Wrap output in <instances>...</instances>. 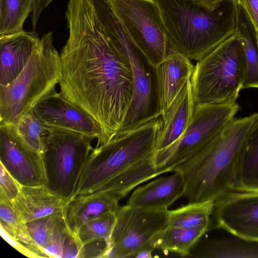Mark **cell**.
<instances>
[{
    "label": "cell",
    "instance_id": "6da1fadb",
    "mask_svg": "<svg viewBox=\"0 0 258 258\" xmlns=\"http://www.w3.org/2000/svg\"><path fill=\"white\" fill-rule=\"evenodd\" d=\"M69 38L60 54V93L99 125V144L122 127L133 95L131 68L107 37L92 0H69Z\"/></svg>",
    "mask_w": 258,
    "mask_h": 258
},
{
    "label": "cell",
    "instance_id": "7a4b0ae2",
    "mask_svg": "<svg viewBox=\"0 0 258 258\" xmlns=\"http://www.w3.org/2000/svg\"><path fill=\"white\" fill-rule=\"evenodd\" d=\"M154 1L172 46L190 60L201 59L236 32L235 0L213 9L190 0Z\"/></svg>",
    "mask_w": 258,
    "mask_h": 258
},
{
    "label": "cell",
    "instance_id": "3957f363",
    "mask_svg": "<svg viewBox=\"0 0 258 258\" xmlns=\"http://www.w3.org/2000/svg\"><path fill=\"white\" fill-rule=\"evenodd\" d=\"M257 116L234 118L203 149L173 169L183 175L188 202L215 201L229 191L234 166Z\"/></svg>",
    "mask_w": 258,
    "mask_h": 258
},
{
    "label": "cell",
    "instance_id": "277c9868",
    "mask_svg": "<svg viewBox=\"0 0 258 258\" xmlns=\"http://www.w3.org/2000/svg\"><path fill=\"white\" fill-rule=\"evenodd\" d=\"M161 124L159 117L132 131L115 135L106 143L93 149L73 199L95 191L152 155Z\"/></svg>",
    "mask_w": 258,
    "mask_h": 258
},
{
    "label": "cell",
    "instance_id": "5b68a950",
    "mask_svg": "<svg viewBox=\"0 0 258 258\" xmlns=\"http://www.w3.org/2000/svg\"><path fill=\"white\" fill-rule=\"evenodd\" d=\"M61 77L60 54L53 44V33L40 42L19 75L0 86V123L14 125L44 97L55 91Z\"/></svg>",
    "mask_w": 258,
    "mask_h": 258
},
{
    "label": "cell",
    "instance_id": "8992f818",
    "mask_svg": "<svg viewBox=\"0 0 258 258\" xmlns=\"http://www.w3.org/2000/svg\"><path fill=\"white\" fill-rule=\"evenodd\" d=\"M244 77L243 45L235 32L195 66L190 82L196 105L235 103Z\"/></svg>",
    "mask_w": 258,
    "mask_h": 258
},
{
    "label": "cell",
    "instance_id": "52a82bcc",
    "mask_svg": "<svg viewBox=\"0 0 258 258\" xmlns=\"http://www.w3.org/2000/svg\"><path fill=\"white\" fill-rule=\"evenodd\" d=\"M93 140L77 132L47 127L41 154L45 173L44 186L66 203L74 196L93 149Z\"/></svg>",
    "mask_w": 258,
    "mask_h": 258
},
{
    "label": "cell",
    "instance_id": "ba28073f",
    "mask_svg": "<svg viewBox=\"0 0 258 258\" xmlns=\"http://www.w3.org/2000/svg\"><path fill=\"white\" fill-rule=\"evenodd\" d=\"M109 37L130 65L133 95L124 123L116 135L132 131L161 116L156 68L121 24L114 27Z\"/></svg>",
    "mask_w": 258,
    "mask_h": 258
},
{
    "label": "cell",
    "instance_id": "9c48e42d",
    "mask_svg": "<svg viewBox=\"0 0 258 258\" xmlns=\"http://www.w3.org/2000/svg\"><path fill=\"white\" fill-rule=\"evenodd\" d=\"M240 109L235 103L196 105L188 126L176 141L153 154L158 175L172 171L208 145L234 118Z\"/></svg>",
    "mask_w": 258,
    "mask_h": 258
},
{
    "label": "cell",
    "instance_id": "30bf717a",
    "mask_svg": "<svg viewBox=\"0 0 258 258\" xmlns=\"http://www.w3.org/2000/svg\"><path fill=\"white\" fill-rule=\"evenodd\" d=\"M168 221V209H143L126 204L119 206L106 257H151Z\"/></svg>",
    "mask_w": 258,
    "mask_h": 258
},
{
    "label": "cell",
    "instance_id": "8fae6325",
    "mask_svg": "<svg viewBox=\"0 0 258 258\" xmlns=\"http://www.w3.org/2000/svg\"><path fill=\"white\" fill-rule=\"evenodd\" d=\"M132 38L156 67L175 51L154 0H107Z\"/></svg>",
    "mask_w": 258,
    "mask_h": 258
},
{
    "label": "cell",
    "instance_id": "7c38bea8",
    "mask_svg": "<svg viewBox=\"0 0 258 258\" xmlns=\"http://www.w3.org/2000/svg\"><path fill=\"white\" fill-rule=\"evenodd\" d=\"M212 215L218 227L258 243V191H227L214 201Z\"/></svg>",
    "mask_w": 258,
    "mask_h": 258
},
{
    "label": "cell",
    "instance_id": "4fadbf2b",
    "mask_svg": "<svg viewBox=\"0 0 258 258\" xmlns=\"http://www.w3.org/2000/svg\"><path fill=\"white\" fill-rule=\"evenodd\" d=\"M0 161L20 185H44L45 173L41 154L23 142L13 125L1 124Z\"/></svg>",
    "mask_w": 258,
    "mask_h": 258
},
{
    "label": "cell",
    "instance_id": "5bb4252c",
    "mask_svg": "<svg viewBox=\"0 0 258 258\" xmlns=\"http://www.w3.org/2000/svg\"><path fill=\"white\" fill-rule=\"evenodd\" d=\"M35 114L48 127L69 130L97 139L102 131L98 123L87 113L54 91L39 101L33 109Z\"/></svg>",
    "mask_w": 258,
    "mask_h": 258
},
{
    "label": "cell",
    "instance_id": "9a60e30c",
    "mask_svg": "<svg viewBox=\"0 0 258 258\" xmlns=\"http://www.w3.org/2000/svg\"><path fill=\"white\" fill-rule=\"evenodd\" d=\"M41 37L35 31L0 36V86L13 82L27 64Z\"/></svg>",
    "mask_w": 258,
    "mask_h": 258
},
{
    "label": "cell",
    "instance_id": "2e32d148",
    "mask_svg": "<svg viewBox=\"0 0 258 258\" xmlns=\"http://www.w3.org/2000/svg\"><path fill=\"white\" fill-rule=\"evenodd\" d=\"M195 66L186 57L173 51L156 68L159 108L163 117L186 83Z\"/></svg>",
    "mask_w": 258,
    "mask_h": 258
},
{
    "label": "cell",
    "instance_id": "e0dca14e",
    "mask_svg": "<svg viewBox=\"0 0 258 258\" xmlns=\"http://www.w3.org/2000/svg\"><path fill=\"white\" fill-rule=\"evenodd\" d=\"M120 199L106 191L79 195L66 204L64 217L74 237L85 224L109 212H116Z\"/></svg>",
    "mask_w": 258,
    "mask_h": 258
},
{
    "label": "cell",
    "instance_id": "ac0fdd59",
    "mask_svg": "<svg viewBox=\"0 0 258 258\" xmlns=\"http://www.w3.org/2000/svg\"><path fill=\"white\" fill-rule=\"evenodd\" d=\"M167 177L157 178L138 187L129 198L126 205L143 209H168L183 196L185 182L182 173L174 171Z\"/></svg>",
    "mask_w": 258,
    "mask_h": 258
},
{
    "label": "cell",
    "instance_id": "d6986e66",
    "mask_svg": "<svg viewBox=\"0 0 258 258\" xmlns=\"http://www.w3.org/2000/svg\"><path fill=\"white\" fill-rule=\"evenodd\" d=\"M196 103L190 80L175 98L163 116L157 135L155 152L174 143L185 131L191 120Z\"/></svg>",
    "mask_w": 258,
    "mask_h": 258
},
{
    "label": "cell",
    "instance_id": "ffe728a7",
    "mask_svg": "<svg viewBox=\"0 0 258 258\" xmlns=\"http://www.w3.org/2000/svg\"><path fill=\"white\" fill-rule=\"evenodd\" d=\"M66 204L65 201L44 185H21L12 205L19 220L26 223L49 215L63 213Z\"/></svg>",
    "mask_w": 258,
    "mask_h": 258
},
{
    "label": "cell",
    "instance_id": "44dd1931",
    "mask_svg": "<svg viewBox=\"0 0 258 258\" xmlns=\"http://www.w3.org/2000/svg\"><path fill=\"white\" fill-rule=\"evenodd\" d=\"M230 190L258 191V116L234 166Z\"/></svg>",
    "mask_w": 258,
    "mask_h": 258
},
{
    "label": "cell",
    "instance_id": "7402d4cb",
    "mask_svg": "<svg viewBox=\"0 0 258 258\" xmlns=\"http://www.w3.org/2000/svg\"><path fill=\"white\" fill-rule=\"evenodd\" d=\"M236 19V32L242 43L245 62L242 89L258 88V34L245 12L238 5Z\"/></svg>",
    "mask_w": 258,
    "mask_h": 258
},
{
    "label": "cell",
    "instance_id": "603a6c76",
    "mask_svg": "<svg viewBox=\"0 0 258 258\" xmlns=\"http://www.w3.org/2000/svg\"><path fill=\"white\" fill-rule=\"evenodd\" d=\"M153 155L95 191H106L118 197L120 200L123 198L137 185L158 175L153 162Z\"/></svg>",
    "mask_w": 258,
    "mask_h": 258
},
{
    "label": "cell",
    "instance_id": "cb8c5ba5",
    "mask_svg": "<svg viewBox=\"0 0 258 258\" xmlns=\"http://www.w3.org/2000/svg\"><path fill=\"white\" fill-rule=\"evenodd\" d=\"M209 228H181L167 226L159 235L155 243V248L165 252H174L182 257L187 256Z\"/></svg>",
    "mask_w": 258,
    "mask_h": 258
},
{
    "label": "cell",
    "instance_id": "d4e9b609",
    "mask_svg": "<svg viewBox=\"0 0 258 258\" xmlns=\"http://www.w3.org/2000/svg\"><path fill=\"white\" fill-rule=\"evenodd\" d=\"M214 205V201L212 200L188 202L176 209L168 210V226L181 228L209 227Z\"/></svg>",
    "mask_w": 258,
    "mask_h": 258
},
{
    "label": "cell",
    "instance_id": "484cf974",
    "mask_svg": "<svg viewBox=\"0 0 258 258\" xmlns=\"http://www.w3.org/2000/svg\"><path fill=\"white\" fill-rule=\"evenodd\" d=\"M33 4L34 0H0V36L24 31Z\"/></svg>",
    "mask_w": 258,
    "mask_h": 258
},
{
    "label": "cell",
    "instance_id": "4316f807",
    "mask_svg": "<svg viewBox=\"0 0 258 258\" xmlns=\"http://www.w3.org/2000/svg\"><path fill=\"white\" fill-rule=\"evenodd\" d=\"M13 127L23 142L42 154L47 127L36 115L33 109L22 115Z\"/></svg>",
    "mask_w": 258,
    "mask_h": 258
},
{
    "label": "cell",
    "instance_id": "83f0119b",
    "mask_svg": "<svg viewBox=\"0 0 258 258\" xmlns=\"http://www.w3.org/2000/svg\"><path fill=\"white\" fill-rule=\"evenodd\" d=\"M115 219L116 212H111L83 225L79 229L76 236L80 247L83 244L94 239H101L108 241Z\"/></svg>",
    "mask_w": 258,
    "mask_h": 258
},
{
    "label": "cell",
    "instance_id": "f1b7e54d",
    "mask_svg": "<svg viewBox=\"0 0 258 258\" xmlns=\"http://www.w3.org/2000/svg\"><path fill=\"white\" fill-rule=\"evenodd\" d=\"M1 231L3 238L23 254L31 257H48L29 235L25 223L11 229L1 228Z\"/></svg>",
    "mask_w": 258,
    "mask_h": 258
},
{
    "label": "cell",
    "instance_id": "f546056e",
    "mask_svg": "<svg viewBox=\"0 0 258 258\" xmlns=\"http://www.w3.org/2000/svg\"><path fill=\"white\" fill-rule=\"evenodd\" d=\"M64 218L63 213H56L26 223L25 226L31 238L43 251L55 228Z\"/></svg>",
    "mask_w": 258,
    "mask_h": 258
},
{
    "label": "cell",
    "instance_id": "4dcf8cb0",
    "mask_svg": "<svg viewBox=\"0 0 258 258\" xmlns=\"http://www.w3.org/2000/svg\"><path fill=\"white\" fill-rule=\"evenodd\" d=\"M21 185L8 172L1 164L0 195L12 203L18 195Z\"/></svg>",
    "mask_w": 258,
    "mask_h": 258
},
{
    "label": "cell",
    "instance_id": "1f68e13d",
    "mask_svg": "<svg viewBox=\"0 0 258 258\" xmlns=\"http://www.w3.org/2000/svg\"><path fill=\"white\" fill-rule=\"evenodd\" d=\"M109 250V241L94 239L81 245L78 257H106Z\"/></svg>",
    "mask_w": 258,
    "mask_h": 258
},
{
    "label": "cell",
    "instance_id": "d6a6232c",
    "mask_svg": "<svg viewBox=\"0 0 258 258\" xmlns=\"http://www.w3.org/2000/svg\"><path fill=\"white\" fill-rule=\"evenodd\" d=\"M245 12L258 34V0H235Z\"/></svg>",
    "mask_w": 258,
    "mask_h": 258
},
{
    "label": "cell",
    "instance_id": "836d02e7",
    "mask_svg": "<svg viewBox=\"0 0 258 258\" xmlns=\"http://www.w3.org/2000/svg\"><path fill=\"white\" fill-rule=\"evenodd\" d=\"M53 0H34V4L31 13V21L33 30H35L43 11Z\"/></svg>",
    "mask_w": 258,
    "mask_h": 258
},
{
    "label": "cell",
    "instance_id": "e575fe53",
    "mask_svg": "<svg viewBox=\"0 0 258 258\" xmlns=\"http://www.w3.org/2000/svg\"><path fill=\"white\" fill-rule=\"evenodd\" d=\"M202 6L210 8L215 9L217 7L222 0H190Z\"/></svg>",
    "mask_w": 258,
    "mask_h": 258
}]
</instances>
